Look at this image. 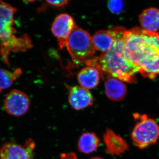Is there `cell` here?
Segmentation results:
<instances>
[{"label":"cell","mask_w":159,"mask_h":159,"mask_svg":"<svg viewBox=\"0 0 159 159\" xmlns=\"http://www.w3.org/2000/svg\"><path fill=\"white\" fill-rule=\"evenodd\" d=\"M125 54L143 77H159V32L139 28L125 30L123 36Z\"/></svg>","instance_id":"6da1fadb"},{"label":"cell","mask_w":159,"mask_h":159,"mask_svg":"<svg viewBox=\"0 0 159 159\" xmlns=\"http://www.w3.org/2000/svg\"><path fill=\"white\" fill-rule=\"evenodd\" d=\"M114 37L110 50L99 57H93L85 63L94 67L101 73L129 83L135 82L136 74L139 70L128 59L124 48L123 36L126 30L122 27H114L109 29Z\"/></svg>","instance_id":"7a4b0ae2"},{"label":"cell","mask_w":159,"mask_h":159,"mask_svg":"<svg viewBox=\"0 0 159 159\" xmlns=\"http://www.w3.org/2000/svg\"><path fill=\"white\" fill-rule=\"evenodd\" d=\"M17 9L8 3L0 1V54L4 62L9 66L10 53L25 52L33 47L29 35H16L14 16Z\"/></svg>","instance_id":"3957f363"},{"label":"cell","mask_w":159,"mask_h":159,"mask_svg":"<svg viewBox=\"0 0 159 159\" xmlns=\"http://www.w3.org/2000/svg\"><path fill=\"white\" fill-rule=\"evenodd\" d=\"M66 47L73 61L77 64L93 58L96 53L92 37L88 32L77 26L69 35Z\"/></svg>","instance_id":"277c9868"},{"label":"cell","mask_w":159,"mask_h":159,"mask_svg":"<svg viewBox=\"0 0 159 159\" xmlns=\"http://www.w3.org/2000/svg\"><path fill=\"white\" fill-rule=\"evenodd\" d=\"M134 117L138 121L131 135L134 145L144 149L156 143L159 138V125L156 121L146 115L135 113Z\"/></svg>","instance_id":"5b68a950"},{"label":"cell","mask_w":159,"mask_h":159,"mask_svg":"<svg viewBox=\"0 0 159 159\" xmlns=\"http://www.w3.org/2000/svg\"><path fill=\"white\" fill-rule=\"evenodd\" d=\"M35 143L30 139L24 146L10 142L6 143L0 149L1 159H32Z\"/></svg>","instance_id":"8992f818"},{"label":"cell","mask_w":159,"mask_h":159,"mask_svg":"<svg viewBox=\"0 0 159 159\" xmlns=\"http://www.w3.org/2000/svg\"><path fill=\"white\" fill-rule=\"evenodd\" d=\"M30 104L28 95L16 89L11 91L4 101V107L7 113L16 117L25 115L28 111Z\"/></svg>","instance_id":"52a82bcc"},{"label":"cell","mask_w":159,"mask_h":159,"mask_svg":"<svg viewBox=\"0 0 159 159\" xmlns=\"http://www.w3.org/2000/svg\"><path fill=\"white\" fill-rule=\"evenodd\" d=\"M76 26L73 18L66 13L59 15L54 20L51 31L57 39L61 49L66 47L69 35Z\"/></svg>","instance_id":"ba28073f"},{"label":"cell","mask_w":159,"mask_h":159,"mask_svg":"<svg viewBox=\"0 0 159 159\" xmlns=\"http://www.w3.org/2000/svg\"><path fill=\"white\" fill-rule=\"evenodd\" d=\"M68 90L69 102L76 110H80L93 105V97L90 92L81 86L66 85Z\"/></svg>","instance_id":"9c48e42d"},{"label":"cell","mask_w":159,"mask_h":159,"mask_svg":"<svg viewBox=\"0 0 159 159\" xmlns=\"http://www.w3.org/2000/svg\"><path fill=\"white\" fill-rule=\"evenodd\" d=\"M106 152L111 156H122L129 149L126 141L111 129H106L103 136Z\"/></svg>","instance_id":"30bf717a"},{"label":"cell","mask_w":159,"mask_h":159,"mask_svg":"<svg viewBox=\"0 0 159 159\" xmlns=\"http://www.w3.org/2000/svg\"><path fill=\"white\" fill-rule=\"evenodd\" d=\"M105 91L107 97L115 101H121L127 93V89L123 81L110 76L106 80Z\"/></svg>","instance_id":"8fae6325"},{"label":"cell","mask_w":159,"mask_h":159,"mask_svg":"<svg viewBox=\"0 0 159 159\" xmlns=\"http://www.w3.org/2000/svg\"><path fill=\"white\" fill-rule=\"evenodd\" d=\"M142 29L150 32H159V9L151 7L145 9L139 16Z\"/></svg>","instance_id":"7c38bea8"},{"label":"cell","mask_w":159,"mask_h":159,"mask_svg":"<svg viewBox=\"0 0 159 159\" xmlns=\"http://www.w3.org/2000/svg\"><path fill=\"white\" fill-rule=\"evenodd\" d=\"M100 77V72L98 69L87 66L80 71L77 79L81 87L88 90L95 88L98 85Z\"/></svg>","instance_id":"4fadbf2b"},{"label":"cell","mask_w":159,"mask_h":159,"mask_svg":"<svg viewBox=\"0 0 159 159\" xmlns=\"http://www.w3.org/2000/svg\"><path fill=\"white\" fill-rule=\"evenodd\" d=\"M95 50L102 54L109 51L113 44L114 37L109 30H99L97 31L92 37Z\"/></svg>","instance_id":"5bb4252c"},{"label":"cell","mask_w":159,"mask_h":159,"mask_svg":"<svg viewBox=\"0 0 159 159\" xmlns=\"http://www.w3.org/2000/svg\"><path fill=\"white\" fill-rule=\"evenodd\" d=\"M100 143V140L96 134L90 132L83 133L80 137L78 149L80 152L90 154L95 151Z\"/></svg>","instance_id":"9a60e30c"},{"label":"cell","mask_w":159,"mask_h":159,"mask_svg":"<svg viewBox=\"0 0 159 159\" xmlns=\"http://www.w3.org/2000/svg\"><path fill=\"white\" fill-rule=\"evenodd\" d=\"M22 74V71L20 68L16 69L13 72L0 69V93L3 90L10 87Z\"/></svg>","instance_id":"2e32d148"},{"label":"cell","mask_w":159,"mask_h":159,"mask_svg":"<svg viewBox=\"0 0 159 159\" xmlns=\"http://www.w3.org/2000/svg\"><path fill=\"white\" fill-rule=\"evenodd\" d=\"M110 11L114 14H120L124 9V3L122 1H110L107 3Z\"/></svg>","instance_id":"e0dca14e"},{"label":"cell","mask_w":159,"mask_h":159,"mask_svg":"<svg viewBox=\"0 0 159 159\" xmlns=\"http://www.w3.org/2000/svg\"><path fill=\"white\" fill-rule=\"evenodd\" d=\"M47 2L50 5L58 7L61 8L64 7L68 4L69 2L68 0H64V1H47Z\"/></svg>","instance_id":"ac0fdd59"},{"label":"cell","mask_w":159,"mask_h":159,"mask_svg":"<svg viewBox=\"0 0 159 159\" xmlns=\"http://www.w3.org/2000/svg\"><path fill=\"white\" fill-rule=\"evenodd\" d=\"M60 158L61 159H78L77 155L74 152L61 154Z\"/></svg>","instance_id":"d6986e66"},{"label":"cell","mask_w":159,"mask_h":159,"mask_svg":"<svg viewBox=\"0 0 159 159\" xmlns=\"http://www.w3.org/2000/svg\"><path fill=\"white\" fill-rule=\"evenodd\" d=\"M90 159H104L100 157H93L91 158Z\"/></svg>","instance_id":"ffe728a7"}]
</instances>
